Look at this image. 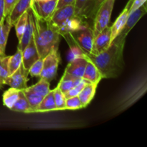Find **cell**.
<instances>
[{
	"instance_id": "f35d334b",
	"label": "cell",
	"mask_w": 147,
	"mask_h": 147,
	"mask_svg": "<svg viewBox=\"0 0 147 147\" xmlns=\"http://www.w3.org/2000/svg\"><path fill=\"white\" fill-rule=\"evenodd\" d=\"M2 57H0V69H1V61H2Z\"/></svg>"
},
{
	"instance_id": "83f0119b",
	"label": "cell",
	"mask_w": 147,
	"mask_h": 147,
	"mask_svg": "<svg viewBox=\"0 0 147 147\" xmlns=\"http://www.w3.org/2000/svg\"><path fill=\"white\" fill-rule=\"evenodd\" d=\"M54 98L55 102L56 108H57V111L66 110V98L65 96L64 93L57 87L54 88Z\"/></svg>"
},
{
	"instance_id": "d4e9b609",
	"label": "cell",
	"mask_w": 147,
	"mask_h": 147,
	"mask_svg": "<svg viewBox=\"0 0 147 147\" xmlns=\"http://www.w3.org/2000/svg\"><path fill=\"white\" fill-rule=\"evenodd\" d=\"M22 64V53L21 50L17 48L15 54L9 56V58L8 68L9 76L14 73Z\"/></svg>"
},
{
	"instance_id": "7c38bea8",
	"label": "cell",
	"mask_w": 147,
	"mask_h": 147,
	"mask_svg": "<svg viewBox=\"0 0 147 147\" xmlns=\"http://www.w3.org/2000/svg\"><path fill=\"white\" fill-rule=\"evenodd\" d=\"M22 65L26 70H29L32 65L39 59L38 51L34 42V37L32 39L28 45L22 51Z\"/></svg>"
},
{
	"instance_id": "7a4b0ae2",
	"label": "cell",
	"mask_w": 147,
	"mask_h": 147,
	"mask_svg": "<svg viewBox=\"0 0 147 147\" xmlns=\"http://www.w3.org/2000/svg\"><path fill=\"white\" fill-rule=\"evenodd\" d=\"M33 15L34 21L33 37L39 55L44 58L53 50H58L60 34L50 19L40 18L34 13Z\"/></svg>"
},
{
	"instance_id": "7402d4cb",
	"label": "cell",
	"mask_w": 147,
	"mask_h": 147,
	"mask_svg": "<svg viewBox=\"0 0 147 147\" xmlns=\"http://www.w3.org/2000/svg\"><path fill=\"white\" fill-rule=\"evenodd\" d=\"M82 80H83V78H78L73 77V76L67 74V73H66L65 72L57 87L64 93L65 92H67V90L73 88V87H75Z\"/></svg>"
},
{
	"instance_id": "5bb4252c",
	"label": "cell",
	"mask_w": 147,
	"mask_h": 147,
	"mask_svg": "<svg viewBox=\"0 0 147 147\" xmlns=\"http://www.w3.org/2000/svg\"><path fill=\"white\" fill-rule=\"evenodd\" d=\"M32 0H18L15 5L13 7L12 9L10 11L9 14L7 17L9 21L14 26L19 17L22 15L24 12L27 11L32 7Z\"/></svg>"
},
{
	"instance_id": "74e56055",
	"label": "cell",
	"mask_w": 147,
	"mask_h": 147,
	"mask_svg": "<svg viewBox=\"0 0 147 147\" xmlns=\"http://www.w3.org/2000/svg\"><path fill=\"white\" fill-rule=\"evenodd\" d=\"M133 1H134V0H129L127 4H129V5L131 7V4H132V2H133Z\"/></svg>"
},
{
	"instance_id": "9c48e42d",
	"label": "cell",
	"mask_w": 147,
	"mask_h": 147,
	"mask_svg": "<svg viewBox=\"0 0 147 147\" xmlns=\"http://www.w3.org/2000/svg\"><path fill=\"white\" fill-rule=\"evenodd\" d=\"M111 27L107 26L95 37L93 47L90 54L98 55L106 50L111 45Z\"/></svg>"
},
{
	"instance_id": "4fadbf2b",
	"label": "cell",
	"mask_w": 147,
	"mask_h": 147,
	"mask_svg": "<svg viewBox=\"0 0 147 147\" xmlns=\"http://www.w3.org/2000/svg\"><path fill=\"white\" fill-rule=\"evenodd\" d=\"M75 14L76 13H75L74 5L64 6L60 8L56 9L52 17H50V20L55 27H57L63 22Z\"/></svg>"
},
{
	"instance_id": "1f68e13d",
	"label": "cell",
	"mask_w": 147,
	"mask_h": 147,
	"mask_svg": "<svg viewBox=\"0 0 147 147\" xmlns=\"http://www.w3.org/2000/svg\"><path fill=\"white\" fill-rule=\"evenodd\" d=\"M88 82L86 81L85 80H82L80 83L78 85H76L75 87H73V88H71L70 90H67V92L64 93L65 96L66 98H68L74 97V96H78V94L80 93V92L81 91V90L83 89V88L84 87L85 85Z\"/></svg>"
},
{
	"instance_id": "484cf974",
	"label": "cell",
	"mask_w": 147,
	"mask_h": 147,
	"mask_svg": "<svg viewBox=\"0 0 147 147\" xmlns=\"http://www.w3.org/2000/svg\"><path fill=\"white\" fill-rule=\"evenodd\" d=\"M23 92H24V96H26L30 106H31L32 113H35L36 109H37V107L38 106V105L40 104V102L42 101V100L44 97L34 93V92L31 91V90H28L27 88H25L24 90H23Z\"/></svg>"
},
{
	"instance_id": "ab89813d",
	"label": "cell",
	"mask_w": 147,
	"mask_h": 147,
	"mask_svg": "<svg viewBox=\"0 0 147 147\" xmlns=\"http://www.w3.org/2000/svg\"><path fill=\"white\" fill-rule=\"evenodd\" d=\"M33 1H45V0H33Z\"/></svg>"
},
{
	"instance_id": "836d02e7",
	"label": "cell",
	"mask_w": 147,
	"mask_h": 147,
	"mask_svg": "<svg viewBox=\"0 0 147 147\" xmlns=\"http://www.w3.org/2000/svg\"><path fill=\"white\" fill-rule=\"evenodd\" d=\"M146 0H134L131 5L130 9H129V13L131 12V11H135V10L137 9L138 8L142 7L144 4L146 3Z\"/></svg>"
},
{
	"instance_id": "e575fe53",
	"label": "cell",
	"mask_w": 147,
	"mask_h": 147,
	"mask_svg": "<svg viewBox=\"0 0 147 147\" xmlns=\"http://www.w3.org/2000/svg\"><path fill=\"white\" fill-rule=\"evenodd\" d=\"M105 0H95L94 2V6H93V8L92 9L91 13L90 14V18H92L93 20L94 19L95 15H96V13L97 11V10L98 9L99 7L100 6V4L104 1Z\"/></svg>"
},
{
	"instance_id": "9a60e30c",
	"label": "cell",
	"mask_w": 147,
	"mask_h": 147,
	"mask_svg": "<svg viewBox=\"0 0 147 147\" xmlns=\"http://www.w3.org/2000/svg\"><path fill=\"white\" fill-rule=\"evenodd\" d=\"M95 0H76L75 13L81 18H90V14L94 6Z\"/></svg>"
},
{
	"instance_id": "cb8c5ba5",
	"label": "cell",
	"mask_w": 147,
	"mask_h": 147,
	"mask_svg": "<svg viewBox=\"0 0 147 147\" xmlns=\"http://www.w3.org/2000/svg\"><path fill=\"white\" fill-rule=\"evenodd\" d=\"M28 90L40 95V96L45 97L50 91V82L45 80L43 78H40V80L36 84L27 88Z\"/></svg>"
},
{
	"instance_id": "44dd1931",
	"label": "cell",
	"mask_w": 147,
	"mask_h": 147,
	"mask_svg": "<svg viewBox=\"0 0 147 147\" xmlns=\"http://www.w3.org/2000/svg\"><path fill=\"white\" fill-rule=\"evenodd\" d=\"M11 110L16 112H20L24 113H32V110L31 109L29 101L27 100V98L24 96L23 90H20L19 93V96L17 100L13 105Z\"/></svg>"
},
{
	"instance_id": "30bf717a",
	"label": "cell",
	"mask_w": 147,
	"mask_h": 147,
	"mask_svg": "<svg viewBox=\"0 0 147 147\" xmlns=\"http://www.w3.org/2000/svg\"><path fill=\"white\" fill-rule=\"evenodd\" d=\"M27 12H28V18H27V24H26L24 31L21 37V40L19 41L18 46H17V48L21 50L22 51L28 45L30 42L34 37V21L32 7L27 10Z\"/></svg>"
},
{
	"instance_id": "3957f363",
	"label": "cell",
	"mask_w": 147,
	"mask_h": 147,
	"mask_svg": "<svg viewBox=\"0 0 147 147\" xmlns=\"http://www.w3.org/2000/svg\"><path fill=\"white\" fill-rule=\"evenodd\" d=\"M116 0H105L97 10L95 15L94 24H93V33L96 37L105 27L109 26L111 13Z\"/></svg>"
},
{
	"instance_id": "277c9868",
	"label": "cell",
	"mask_w": 147,
	"mask_h": 147,
	"mask_svg": "<svg viewBox=\"0 0 147 147\" xmlns=\"http://www.w3.org/2000/svg\"><path fill=\"white\" fill-rule=\"evenodd\" d=\"M76 44L85 53H91L93 50L95 35L93 28L87 24L78 30L70 33Z\"/></svg>"
},
{
	"instance_id": "e0dca14e",
	"label": "cell",
	"mask_w": 147,
	"mask_h": 147,
	"mask_svg": "<svg viewBox=\"0 0 147 147\" xmlns=\"http://www.w3.org/2000/svg\"><path fill=\"white\" fill-rule=\"evenodd\" d=\"M129 9H130V6L129 4H126L125 8L121 13L120 15L119 16L115 22L112 26L111 27V42L116 38L118 36V34L120 33L121 30L123 29V26H124L125 23H126L127 17L129 14Z\"/></svg>"
},
{
	"instance_id": "ac0fdd59",
	"label": "cell",
	"mask_w": 147,
	"mask_h": 147,
	"mask_svg": "<svg viewBox=\"0 0 147 147\" xmlns=\"http://www.w3.org/2000/svg\"><path fill=\"white\" fill-rule=\"evenodd\" d=\"M98 83H87L78 94L83 108H86L94 97Z\"/></svg>"
},
{
	"instance_id": "f1b7e54d",
	"label": "cell",
	"mask_w": 147,
	"mask_h": 147,
	"mask_svg": "<svg viewBox=\"0 0 147 147\" xmlns=\"http://www.w3.org/2000/svg\"><path fill=\"white\" fill-rule=\"evenodd\" d=\"M9 56H4L2 57L1 69H0V89L4 86V81L9 76L8 68V61Z\"/></svg>"
},
{
	"instance_id": "5b68a950",
	"label": "cell",
	"mask_w": 147,
	"mask_h": 147,
	"mask_svg": "<svg viewBox=\"0 0 147 147\" xmlns=\"http://www.w3.org/2000/svg\"><path fill=\"white\" fill-rule=\"evenodd\" d=\"M60 62V56L58 50H53L43 59V66L39 77L52 81L57 75V68Z\"/></svg>"
},
{
	"instance_id": "603a6c76",
	"label": "cell",
	"mask_w": 147,
	"mask_h": 147,
	"mask_svg": "<svg viewBox=\"0 0 147 147\" xmlns=\"http://www.w3.org/2000/svg\"><path fill=\"white\" fill-rule=\"evenodd\" d=\"M20 90H17V89L13 88H10L9 89L6 90L3 93V104L8 109H11L16 100L18 98Z\"/></svg>"
},
{
	"instance_id": "ffe728a7",
	"label": "cell",
	"mask_w": 147,
	"mask_h": 147,
	"mask_svg": "<svg viewBox=\"0 0 147 147\" xmlns=\"http://www.w3.org/2000/svg\"><path fill=\"white\" fill-rule=\"evenodd\" d=\"M82 78L88 83H99L102 78L100 72L94 64L88 60Z\"/></svg>"
},
{
	"instance_id": "d6986e66",
	"label": "cell",
	"mask_w": 147,
	"mask_h": 147,
	"mask_svg": "<svg viewBox=\"0 0 147 147\" xmlns=\"http://www.w3.org/2000/svg\"><path fill=\"white\" fill-rule=\"evenodd\" d=\"M53 111H57L54 98V89L50 90L49 93L43 98L36 109L35 113H44Z\"/></svg>"
},
{
	"instance_id": "f546056e",
	"label": "cell",
	"mask_w": 147,
	"mask_h": 147,
	"mask_svg": "<svg viewBox=\"0 0 147 147\" xmlns=\"http://www.w3.org/2000/svg\"><path fill=\"white\" fill-rule=\"evenodd\" d=\"M43 59L42 57H39V59L37 60H36L32 65L31 67L29 69V75H30L31 76L33 77H37V76H40V73L42 71V69L43 66Z\"/></svg>"
},
{
	"instance_id": "2e32d148",
	"label": "cell",
	"mask_w": 147,
	"mask_h": 147,
	"mask_svg": "<svg viewBox=\"0 0 147 147\" xmlns=\"http://www.w3.org/2000/svg\"><path fill=\"white\" fill-rule=\"evenodd\" d=\"M12 27L13 25L10 23L7 17H5L3 21L0 22V57L6 56V46L10 30Z\"/></svg>"
},
{
	"instance_id": "52a82bcc",
	"label": "cell",
	"mask_w": 147,
	"mask_h": 147,
	"mask_svg": "<svg viewBox=\"0 0 147 147\" xmlns=\"http://www.w3.org/2000/svg\"><path fill=\"white\" fill-rule=\"evenodd\" d=\"M57 0L33 1L32 9L33 13L40 18L49 20L57 8Z\"/></svg>"
},
{
	"instance_id": "8d00e7d4",
	"label": "cell",
	"mask_w": 147,
	"mask_h": 147,
	"mask_svg": "<svg viewBox=\"0 0 147 147\" xmlns=\"http://www.w3.org/2000/svg\"><path fill=\"white\" fill-rule=\"evenodd\" d=\"M4 18V0H0V22Z\"/></svg>"
},
{
	"instance_id": "6da1fadb",
	"label": "cell",
	"mask_w": 147,
	"mask_h": 147,
	"mask_svg": "<svg viewBox=\"0 0 147 147\" xmlns=\"http://www.w3.org/2000/svg\"><path fill=\"white\" fill-rule=\"evenodd\" d=\"M125 39L116 37L110 46L98 55L85 53L88 60L91 61L100 72L102 78H114L122 73L124 67L123 49Z\"/></svg>"
},
{
	"instance_id": "4dcf8cb0",
	"label": "cell",
	"mask_w": 147,
	"mask_h": 147,
	"mask_svg": "<svg viewBox=\"0 0 147 147\" xmlns=\"http://www.w3.org/2000/svg\"><path fill=\"white\" fill-rule=\"evenodd\" d=\"M65 107L66 109H68V110H76V109H83L81 101L78 96H74V97L66 98Z\"/></svg>"
},
{
	"instance_id": "d6a6232c",
	"label": "cell",
	"mask_w": 147,
	"mask_h": 147,
	"mask_svg": "<svg viewBox=\"0 0 147 147\" xmlns=\"http://www.w3.org/2000/svg\"><path fill=\"white\" fill-rule=\"evenodd\" d=\"M18 0H4V17L9 14L13 7L15 5Z\"/></svg>"
},
{
	"instance_id": "8992f818",
	"label": "cell",
	"mask_w": 147,
	"mask_h": 147,
	"mask_svg": "<svg viewBox=\"0 0 147 147\" xmlns=\"http://www.w3.org/2000/svg\"><path fill=\"white\" fill-rule=\"evenodd\" d=\"M29 71L22 64L14 73L8 76L4 81V85L17 90H24L27 88Z\"/></svg>"
},
{
	"instance_id": "4316f807",
	"label": "cell",
	"mask_w": 147,
	"mask_h": 147,
	"mask_svg": "<svg viewBox=\"0 0 147 147\" xmlns=\"http://www.w3.org/2000/svg\"><path fill=\"white\" fill-rule=\"evenodd\" d=\"M27 18H28V12L27 11L22 15H21L19 17L18 20L16 21V22L14 24V27H15L16 34H17V37L18 38L19 41L21 40V37L24 31L26 24H27Z\"/></svg>"
},
{
	"instance_id": "d590c367",
	"label": "cell",
	"mask_w": 147,
	"mask_h": 147,
	"mask_svg": "<svg viewBox=\"0 0 147 147\" xmlns=\"http://www.w3.org/2000/svg\"><path fill=\"white\" fill-rule=\"evenodd\" d=\"M76 0H57V8H60L62 7L67 5H74Z\"/></svg>"
},
{
	"instance_id": "8fae6325",
	"label": "cell",
	"mask_w": 147,
	"mask_h": 147,
	"mask_svg": "<svg viewBox=\"0 0 147 147\" xmlns=\"http://www.w3.org/2000/svg\"><path fill=\"white\" fill-rule=\"evenodd\" d=\"M88 61V60L85 56V55L82 57L74 59L69 62L65 72L73 77L82 78L85 70H86Z\"/></svg>"
},
{
	"instance_id": "ba28073f",
	"label": "cell",
	"mask_w": 147,
	"mask_h": 147,
	"mask_svg": "<svg viewBox=\"0 0 147 147\" xmlns=\"http://www.w3.org/2000/svg\"><path fill=\"white\" fill-rule=\"evenodd\" d=\"M147 11L146 4H144L142 7L138 8L135 11H131L129 13V16L127 17L126 23L123 26V29L120 32L117 37L121 39H125L126 40V36L129 33V32L132 30L136 24V23L139 21L141 18L144 15Z\"/></svg>"
}]
</instances>
